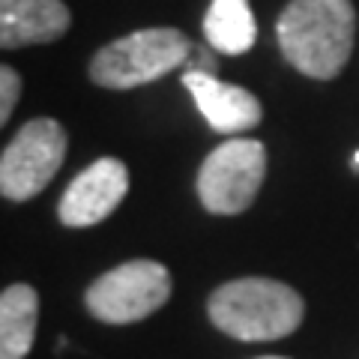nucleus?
I'll return each mask as SVG.
<instances>
[{"instance_id": "nucleus-1", "label": "nucleus", "mask_w": 359, "mask_h": 359, "mask_svg": "<svg viewBox=\"0 0 359 359\" xmlns=\"http://www.w3.org/2000/svg\"><path fill=\"white\" fill-rule=\"evenodd\" d=\"M356 13L351 0H290L276 36L285 60L309 78L330 81L353 51Z\"/></svg>"}, {"instance_id": "nucleus-2", "label": "nucleus", "mask_w": 359, "mask_h": 359, "mask_svg": "<svg viewBox=\"0 0 359 359\" xmlns=\"http://www.w3.org/2000/svg\"><path fill=\"white\" fill-rule=\"evenodd\" d=\"M210 320L240 341L285 339L302 323V297L276 278H237L212 290Z\"/></svg>"}, {"instance_id": "nucleus-3", "label": "nucleus", "mask_w": 359, "mask_h": 359, "mask_svg": "<svg viewBox=\"0 0 359 359\" xmlns=\"http://www.w3.org/2000/svg\"><path fill=\"white\" fill-rule=\"evenodd\" d=\"M189 54L192 42L177 27L135 30L96 51V57L90 60V78L108 90H132L165 78Z\"/></svg>"}, {"instance_id": "nucleus-4", "label": "nucleus", "mask_w": 359, "mask_h": 359, "mask_svg": "<svg viewBox=\"0 0 359 359\" xmlns=\"http://www.w3.org/2000/svg\"><path fill=\"white\" fill-rule=\"evenodd\" d=\"M266 177V147L255 138H231L212 150L198 171V198L216 216L249 210Z\"/></svg>"}, {"instance_id": "nucleus-5", "label": "nucleus", "mask_w": 359, "mask_h": 359, "mask_svg": "<svg viewBox=\"0 0 359 359\" xmlns=\"http://www.w3.org/2000/svg\"><path fill=\"white\" fill-rule=\"evenodd\" d=\"M171 297V273L159 261H126L87 287V309L105 323L150 318Z\"/></svg>"}, {"instance_id": "nucleus-6", "label": "nucleus", "mask_w": 359, "mask_h": 359, "mask_svg": "<svg viewBox=\"0 0 359 359\" xmlns=\"http://www.w3.org/2000/svg\"><path fill=\"white\" fill-rule=\"evenodd\" d=\"M66 159V132L57 120L25 123L0 156V192L9 201H27L54 180Z\"/></svg>"}, {"instance_id": "nucleus-7", "label": "nucleus", "mask_w": 359, "mask_h": 359, "mask_svg": "<svg viewBox=\"0 0 359 359\" xmlns=\"http://www.w3.org/2000/svg\"><path fill=\"white\" fill-rule=\"evenodd\" d=\"M129 192V171L120 159H96L78 174L57 204V216L66 228H90L108 219Z\"/></svg>"}, {"instance_id": "nucleus-8", "label": "nucleus", "mask_w": 359, "mask_h": 359, "mask_svg": "<svg viewBox=\"0 0 359 359\" xmlns=\"http://www.w3.org/2000/svg\"><path fill=\"white\" fill-rule=\"evenodd\" d=\"M183 84L192 93L198 111L210 123V129H216L222 135H240L261 123V114H264L261 102L249 90H243L237 84H224L201 69H189L183 75Z\"/></svg>"}, {"instance_id": "nucleus-9", "label": "nucleus", "mask_w": 359, "mask_h": 359, "mask_svg": "<svg viewBox=\"0 0 359 359\" xmlns=\"http://www.w3.org/2000/svg\"><path fill=\"white\" fill-rule=\"evenodd\" d=\"M69 21L60 0H0V45L13 51L54 42L69 30Z\"/></svg>"}, {"instance_id": "nucleus-10", "label": "nucleus", "mask_w": 359, "mask_h": 359, "mask_svg": "<svg viewBox=\"0 0 359 359\" xmlns=\"http://www.w3.org/2000/svg\"><path fill=\"white\" fill-rule=\"evenodd\" d=\"M39 320V297L30 285H9L0 294V359H25Z\"/></svg>"}, {"instance_id": "nucleus-11", "label": "nucleus", "mask_w": 359, "mask_h": 359, "mask_svg": "<svg viewBox=\"0 0 359 359\" xmlns=\"http://www.w3.org/2000/svg\"><path fill=\"white\" fill-rule=\"evenodd\" d=\"M204 36L222 54H243L257 39L249 0H212L204 15Z\"/></svg>"}, {"instance_id": "nucleus-12", "label": "nucleus", "mask_w": 359, "mask_h": 359, "mask_svg": "<svg viewBox=\"0 0 359 359\" xmlns=\"http://www.w3.org/2000/svg\"><path fill=\"white\" fill-rule=\"evenodd\" d=\"M18 93H21V78L15 69L4 66L0 69V123H6L13 117V108L18 102Z\"/></svg>"}, {"instance_id": "nucleus-13", "label": "nucleus", "mask_w": 359, "mask_h": 359, "mask_svg": "<svg viewBox=\"0 0 359 359\" xmlns=\"http://www.w3.org/2000/svg\"><path fill=\"white\" fill-rule=\"evenodd\" d=\"M353 168H356V171H359V153L353 156Z\"/></svg>"}, {"instance_id": "nucleus-14", "label": "nucleus", "mask_w": 359, "mask_h": 359, "mask_svg": "<svg viewBox=\"0 0 359 359\" xmlns=\"http://www.w3.org/2000/svg\"><path fill=\"white\" fill-rule=\"evenodd\" d=\"M257 359H287V356H257Z\"/></svg>"}]
</instances>
